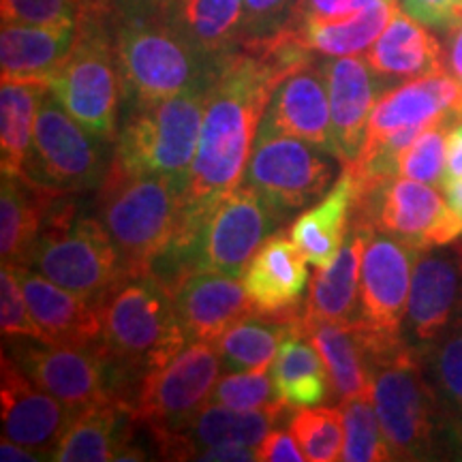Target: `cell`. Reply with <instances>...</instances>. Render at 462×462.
I'll list each match as a JSON object with an SVG mask.
<instances>
[{
    "instance_id": "1",
    "label": "cell",
    "mask_w": 462,
    "mask_h": 462,
    "mask_svg": "<svg viewBox=\"0 0 462 462\" xmlns=\"http://www.w3.org/2000/svg\"><path fill=\"white\" fill-rule=\"evenodd\" d=\"M313 54L285 37L245 39L217 60L190 170L187 204L217 199L245 180L274 90Z\"/></svg>"
},
{
    "instance_id": "2",
    "label": "cell",
    "mask_w": 462,
    "mask_h": 462,
    "mask_svg": "<svg viewBox=\"0 0 462 462\" xmlns=\"http://www.w3.org/2000/svg\"><path fill=\"white\" fill-rule=\"evenodd\" d=\"M187 345L171 291L150 273L125 279L103 302L101 346L129 407L142 379Z\"/></svg>"
},
{
    "instance_id": "3",
    "label": "cell",
    "mask_w": 462,
    "mask_h": 462,
    "mask_svg": "<svg viewBox=\"0 0 462 462\" xmlns=\"http://www.w3.org/2000/svg\"><path fill=\"white\" fill-rule=\"evenodd\" d=\"M114 45L126 107L170 99L212 82L217 60L206 56L170 14V5L114 22Z\"/></svg>"
},
{
    "instance_id": "4",
    "label": "cell",
    "mask_w": 462,
    "mask_h": 462,
    "mask_svg": "<svg viewBox=\"0 0 462 462\" xmlns=\"http://www.w3.org/2000/svg\"><path fill=\"white\" fill-rule=\"evenodd\" d=\"M189 182L170 176L107 171L97 189L99 218L112 236L126 276L146 274L180 227Z\"/></svg>"
},
{
    "instance_id": "5",
    "label": "cell",
    "mask_w": 462,
    "mask_h": 462,
    "mask_svg": "<svg viewBox=\"0 0 462 462\" xmlns=\"http://www.w3.org/2000/svg\"><path fill=\"white\" fill-rule=\"evenodd\" d=\"M210 84L148 106L129 107L114 140L109 170L190 182Z\"/></svg>"
},
{
    "instance_id": "6",
    "label": "cell",
    "mask_w": 462,
    "mask_h": 462,
    "mask_svg": "<svg viewBox=\"0 0 462 462\" xmlns=\"http://www.w3.org/2000/svg\"><path fill=\"white\" fill-rule=\"evenodd\" d=\"M69 198L51 210L26 265L69 291L106 302L129 276L101 218L79 215Z\"/></svg>"
},
{
    "instance_id": "7",
    "label": "cell",
    "mask_w": 462,
    "mask_h": 462,
    "mask_svg": "<svg viewBox=\"0 0 462 462\" xmlns=\"http://www.w3.org/2000/svg\"><path fill=\"white\" fill-rule=\"evenodd\" d=\"M48 86L79 125L103 140H116L123 79L116 58L112 17L84 11L73 48Z\"/></svg>"
},
{
    "instance_id": "8",
    "label": "cell",
    "mask_w": 462,
    "mask_h": 462,
    "mask_svg": "<svg viewBox=\"0 0 462 462\" xmlns=\"http://www.w3.org/2000/svg\"><path fill=\"white\" fill-rule=\"evenodd\" d=\"M373 404L392 460H429L437 454L443 415L415 345L368 364Z\"/></svg>"
},
{
    "instance_id": "9",
    "label": "cell",
    "mask_w": 462,
    "mask_h": 462,
    "mask_svg": "<svg viewBox=\"0 0 462 462\" xmlns=\"http://www.w3.org/2000/svg\"><path fill=\"white\" fill-rule=\"evenodd\" d=\"M421 248L377 227L368 229L362 255L360 317L354 321L368 364L409 345L404 337L409 289L415 257Z\"/></svg>"
},
{
    "instance_id": "10",
    "label": "cell",
    "mask_w": 462,
    "mask_h": 462,
    "mask_svg": "<svg viewBox=\"0 0 462 462\" xmlns=\"http://www.w3.org/2000/svg\"><path fill=\"white\" fill-rule=\"evenodd\" d=\"M199 270L240 276L270 236L285 223L255 189L238 184L217 199L187 204Z\"/></svg>"
},
{
    "instance_id": "11",
    "label": "cell",
    "mask_w": 462,
    "mask_h": 462,
    "mask_svg": "<svg viewBox=\"0 0 462 462\" xmlns=\"http://www.w3.org/2000/svg\"><path fill=\"white\" fill-rule=\"evenodd\" d=\"M107 146V140L79 125L48 92L34 120L24 173L58 193H88L101 187L112 165L114 150Z\"/></svg>"
},
{
    "instance_id": "12",
    "label": "cell",
    "mask_w": 462,
    "mask_h": 462,
    "mask_svg": "<svg viewBox=\"0 0 462 462\" xmlns=\"http://www.w3.org/2000/svg\"><path fill=\"white\" fill-rule=\"evenodd\" d=\"M221 368L217 343H189L171 362L142 379L131 413L148 430L150 441L180 430L210 402Z\"/></svg>"
},
{
    "instance_id": "13",
    "label": "cell",
    "mask_w": 462,
    "mask_h": 462,
    "mask_svg": "<svg viewBox=\"0 0 462 462\" xmlns=\"http://www.w3.org/2000/svg\"><path fill=\"white\" fill-rule=\"evenodd\" d=\"M338 161L332 152L300 137L282 133H257L248 159L245 184L285 218L313 204L334 184Z\"/></svg>"
},
{
    "instance_id": "14",
    "label": "cell",
    "mask_w": 462,
    "mask_h": 462,
    "mask_svg": "<svg viewBox=\"0 0 462 462\" xmlns=\"http://www.w3.org/2000/svg\"><path fill=\"white\" fill-rule=\"evenodd\" d=\"M354 221L371 223L415 248L452 245L462 236V218L437 187L407 178H394L360 195Z\"/></svg>"
},
{
    "instance_id": "15",
    "label": "cell",
    "mask_w": 462,
    "mask_h": 462,
    "mask_svg": "<svg viewBox=\"0 0 462 462\" xmlns=\"http://www.w3.org/2000/svg\"><path fill=\"white\" fill-rule=\"evenodd\" d=\"M9 356L34 383L75 413L99 402H123L118 377L101 345L65 346L22 338L9 346Z\"/></svg>"
},
{
    "instance_id": "16",
    "label": "cell",
    "mask_w": 462,
    "mask_h": 462,
    "mask_svg": "<svg viewBox=\"0 0 462 462\" xmlns=\"http://www.w3.org/2000/svg\"><path fill=\"white\" fill-rule=\"evenodd\" d=\"M462 317V246L421 248L415 257L409 289L404 337L409 345H426Z\"/></svg>"
},
{
    "instance_id": "17",
    "label": "cell",
    "mask_w": 462,
    "mask_h": 462,
    "mask_svg": "<svg viewBox=\"0 0 462 462\" xmlns=\"http://www.w3.org/2000/svg\"><path fill=\"white\" fill-rule=\"evenodd\" d=\"M0 409L3 435L31 448L43 456V460L51 458V452L75 415L65 402L34 383L7 351H3L0 357Z\"/></svg>"
},
{
    "instance_id": "18",
    "label": "cell",
    "mask_w": 462,
    "mask_h": 462,
    "mask_svg": "<svg viewBox=\"0 0 462 462\" xmlns=\"http://www.w3.org/2000/svg\"><path fill=\"white\" fill-rule=\"evenodd\" d=\"M291 413L293 409H289L285 402L248 411L208 402L180 430L167 432L152 443L165 460H198L206 448L227 441L257 449L265 435Z\"/></svg>"
},
{
    "instance_id": "19",
    "label": "cell",
    "mask_w": 462,
    "mask_h": 462,
    "mask_svg": "<svg viewBox=\"0 0 462 462\" xmlns=\"http://www.w3.org/2000/svg\"><path fill=\"white\" fill-rule=\"evenodd\" d=\"M171 300L187 343H217L255 310L245 282L217 270L189 274L171 289Z\"/></svg>"
},
{
    "instance_id": "20",
    "label": "cell",
    "mask_w": 462,
    "mask_h": 462,
    "mask_svg": "<svg viewBox=\"0 0 462 462\" xmlns=\"http://www.w3.org/2000/svg\"><path fill=\"white\" fill-rule=\"evenodd\" d=\"M330 97L334 157L340 163H351L364 146L368 120L379 95V75L366 58L338 56L321 62Z\"/></svg>"
},
{
    "instance_id": "21",
    "label": "cell",
    "mask_w": 462,
    "mask_h": 462,
    "mask_svg": "<svg viewBox=\"0 0 462 462\" xmlns=\"http://www.w3.org/2000/svg\"><path fill=\"white\" fill-rule=\"evenodd\" d=\"M259 131L300 137L334 154L330 97L321 62H306L282 79Z\"/></svg>"
},
{
    "instance_id": "22",
    "label": "cell",
    "mask_w": 462,
    "mask_h": 462,
    "mask_svg": "<svg viewBox=\"0 0 462 462\" xmlns=\"http://www.w3.org/2000/svg\"><path fill=\"white\" fill-rule=\"evenodd\" d=\"M11 270L24 289L34 321L39 323L50 345H101L103 302L69 291L28 265H11Z\"/></svg>"
},
{
    "instance_id": "23",
    "label": "cell",
    "mask_w": 462,
    "mask_h": 462,
    "mask_svg": "<svg viewBox=\"0 0 462 462\" xmlns=\"http://www.w3.org/2000/svg\"><path fill=\"white\" fill-rule=\"evenodd\" d=\"M135 429L129 404L107 401L86 407L73 415L50 460L107 462L143 460L146 449L135 446Z\"/></svg>"
},
{
    "instance_id": "24",
    "label": "cell",
    "mask_w": 462,
    "mask_h": 462,
    "mask_svg": "<svg viewBox=\"0 0 462 462\" xmlns=\"http://www.w3.org/2000/svg\"><path fill=\"white\" fill-rule=\"evenodd\" d=\"M371 223L354 221L338 257L315 268L304 306V330L319 323H354L360 317L362 255Z\"/></svg>"
},
{
    "instance_id": "25",
    "label": "cell",
    "mask_w": 462,
    "mask_h": 462,
    "mask_svg": "<svg viewBox=\"0 0 462 462\" xmlns=\"http://www.w3.org/2000/svg\"><path fill=\"white\" fill-rule=\"evenodd\" d=\"M291 236L279 229L248 262L242 282L259 313H281L302 306L309 268Z\"/></svg>"
},
{
    "instance_id": "26",
    "label": "cell",
    "mask_w": 462,
    "mask_h": 462,
    "mask_svg": "<svg viewBox=\"0 0 462 462\" xmlns=\"http://www.w3.org/2000/svg\"><path fill=\"white\" fill-rule=\"evenodd\" d=\"M65 193L34 182L26 173H3L0 184V255L3 263L26 265L32 246Z\"/></svg>"
},
{
    "instance_id": "27",
    "label": "cell",
    "mask_w": 462,
    "mask_h": 462,
    "mask_svg": "<svg viewBox=\"0 0 462 462\" xmlns=\"http://www.w3.org/2000/svg\"><path fill=\"white\" fill-rule=\"evenodd\" d=\"M357 201V182L349 170L340 173L326 198L293 221L289 236L304 253L306 262L315 268H328L338 257L351 223H354Z\"/></svg>"
},
{
    "instance_id": "28",
    "label": "cell",
    "mask_w": 462,
    "mask_h": 462,
    "mask_svg": "<svg viewBox=\"0 0 462 462\" xmlns=\"http://www.w3.org/2000/svg\"><path fill=\"white\" fill-rule=\"evenodd\" d=\"M75 26H28L3 22L0 31V67L3 82L50 84L73 48Z\"/></svg>"
},
{
    "instance_id": "29",
    "label": "cell",
    "mask_w": 462,
    "mask_h": 462,
    "mask_svg": "<svg viewBox=\"0 0 462 462\" xmlns=\"http://www.w3.org/2000/svg\"><path fill=\"white\" fill-rule=\"evenodd\" d=\"M368 65L379 78L418 79L446 71L443 45L424 24L398 9L385 31L366 51Z\"/></svg>"
},
{
    "instance_id": "30",
    "label": "cell",
    "mask_w": 462,
    "mask_h": 462,
    "mask_svg": "<svg viewBox=\"0 0 462 462\" xmlns=\"http://www.w3.org/2000/svg\"><path fill=\"white\" fill-rule=\"evenodd\" d=\"M304 330V306L281 313L253 310L217 340L218 356L229 373H265L289 334Z\"/></svg>"
},
{
    "instance_id": "31",
    "label": "cell",
    "mask_w": 462,
    "mask_h": 462,
    "mask_svg": "<svg viewBox=\"0 0 462 462\" xmlns=\"http://www.w3.org/2000/svg\"><path fill=\"white\" fill-rule=\"evenodd\" d=\"M398 9H401L398 0H383L345 20L304 22V24L285 22V24L296 32L298 43L310 54L323 58L362 56L373 48Z\"/></svg>"
},
{
    "instance_id": "32",
    "label": "cell",
    "mask_w": 462,
    "mask_h": 462,
    "mask_svg": "<svg viewBox=\"0 0 462 462\" xmlns=\"http://www.w3.org/2000/svg\"><path fill=\"white\" fill-rule=\"evenodd\" d=\"M273 381L279 401L293 411L321 404L332 388L326 360L304 330L289 334L282 340L273 362Z\"/></svg>"
},
{
    "instance_id": "33",
    "label": "cell",
    "mask_w": 462,
    "mask_h": 462,
    "mask_svg": "<svg viewBox=\"0 0 462 462\" xmlns=\"http://www.w3.org/2000/svg\"><path fill=\"white\" fill-rule=\"evenodd\" d=\"M418 351L441 407L443 429L462 448V317L435 340L418 345Z\"/></svg>"
},
{
    "instance_id": "34",
    "label": "cell",
    "mask_w": 462,
    "mask_h": 462,
    "mask_svg": "<svg viewBox=\"0 0 462 462\" xmlns=\"http://www.w3.org/2000/svg\"><path fill=\"white\" fill-rule=\"evenodd\" d=\"M170 14L212 60L234 50L242 39L245 0H171Z\"/></svg>"
},
{
    "instance_id": "35",
    "label": "cell",
    "mask_w": 462,
    "mask_h": 462,
    "mask_svg": "<svg viewBox=\"0 0 462 462\" xmlns=\"http://www.w3.org/2000/svg\"><path fill=\"white\" fill-rule=\"evenodd\" d=\"M50 92L43 82H3L0 88V170L24 173L39 106Z\"/></svg>"
},
{
    "instance_id": "36",
    "label": "cell",
    "mask_w": 462,
    "mask_h": 462,
    "mask_svg": "<svg viewBox=\"0 0 462 462\" xmlns=\"http://www.w3.org/2000/svg\"><path fill=\"white\" fill-rule=\"evenodd\" d=\"M306 337L317 346L332 379L338 402L345 398L373 394L368 360L354 323H319L306 328Z\"/></svg>"
},
{
    "instance_id": "37",
    "label": "cell",
    "mask_w": 462,
    "mask_h": 462,
    "mask_svg": "<svg viewBox=\"0 0 462 462\" xmlns=\"http://www.w3.org/2000/svg\"><path fill=\"white\" fill-rule=\"evenodd\" d=\"M289 432L302 448L306 460L334 462L343 458L345 418L340 407H304L291 413Z\"/></svg>"
},
{
    "instance_id": "38",
    "label": "cell",
    "mask_w": 462,
    "mask_h": 462,
    "mask_svg": "<svg viewBox=\"0 0 462 462\" xmlns=\"http://www.w3.org/2000/svg\"><path fill=\"white\" fill-rule=\"evenodd\" d=\"M345 418V448L346 462H381L392 460L388 441L381 430L377 411H374L373 394L345 398L338 404Z\"/></svg>"
},
{
    "instance_id": "39",
    "label": "cell",
    "mask_w": 462,
    "mask_h": 462,
    "mask_svg": "<svg viewBox=\"0 0 462 462\" xmlns=\"http://www.w3.org/2000/svg\"><path fill=\"white\" fill-rule=\"evenodd\" d=\"M454 120L458 118H443L426 126L411 146L401 154L398 176L432 184V187L443 184L448 163V131Z\"/></svg>"
},
{
    "instance_id": "40",
    "label": "cell",
    "mask_w": 462,
    "mask_h": 462,
    "mask_svg": "<svg viewBox=\"0 0 462 462\" xmlns=\"http://www.w3.org/2000/svg\"><path fill=\"white\" fill-rule=\"evenodd\" d=\"M210 402L248 411V409L273 407L281 401L273 377L265 373H229L218 377Z\"/></svg>"
},
{
    "instance_id": "41",
    "label": "cell",
    "mask_w": 462,
    "mask_h": 462,
    "mask_svg": "<svg viewBox=\"0 0 462 462\" xmlns=\"http://www.w3.org/2000/svg\"><path fill=\"white\" fill-rule=\"evenodd\" d=\"M0 328H3L5 338H32L48 343L43 330L31 313L24 289L7 263H3L0 268Z\"/></svg>"
},
{
    "instance_id": "42",
    "label": "cell",
    "mask_w": 462,
    "mask_h": 462,
    "mask_svg": "<svg viewBox=\"0 0 462 462\" xmlns=\"http://www.w3.org/2000/svg\"><path fill=\"white\" fill-rule=\"evenodd\" d=\"M82 11V0H0L3 22L11 24L75 26Z\"/></svg>"
},
{
    "instance_id": "43",
    "label": "cell",
    "mask_w": 462,
    "mask_h": 462,
    "mask_svg": "<svg viewBox=\"0 0 462 462\" xmlns=\"http://www.w3.org/2000/svg\"><path fill=\"white\" fill-rule=\"evenodd\" d=\"M379 3H383V0H296L285 22H289V24H304V22L345 20V17L371 9Z\"/></svg>"
},
{
    "instance_id": "44",
    "label": "cell",
    "mask_w": 462,
    "mask_h": 462,
    "mask_svg": "<svg viewBox=\"0 0 462 462\" xmlns=\"http://www.w3.org/2000/svg\"><path fill=\"white\" fill-rule=\"evenodd\" d=\"M296 0H245V20H242V39L262 37L274 32L285 24Z\"/></svg>"
},
{
    "instance_id": "45",
    "label": "cell",
    "mask_w": 462,
    "mask_h": 462,
    "mask_svg": "<svg viewBox=\"0 0 462 462\" xmlns=\"http://www.w3.org/2000/svg\"><path fill=\"white\" fill-rule=\"evenodd\" d=\"M401 9L432 31H449L462 22V0H398Z\"/></svg>"
},
{
    "instance_id": "46",
    "label": "cell",
    "mask_w": 462,
    "mask_h": 462,
    "mask_svg": "<svg viewBox=\"0 0 462 462\" xmlns=\"http://www.w3.org/2000/svg\"><path fill=\"white\" fill-rule=\"evenodd\" d=\"M257 460L262 462H304L306 456L302 448L298 446V441L289 430L273 429L265 435V439L259 443L257 449Z\"/></svg>"
},
{
    "instance_id": "47",
    "label": "cell",
    "mask_w": 462,
    "mask_h": 462,
    "mask_svg": "<svg viewBox=\"0 0 462 462\" xmlns=\"http://www.w3.org/2000/svg\"><path fill=\"white\" fill-rule=\"evenodd\" d=\"M170 3L171 0H82L84 11H95V14L107 15L114 22L125 15L148 14V11L163 9Z\"/></svg>"
},
{
    "instance_id": "48",
    "label": "cell",
    "mask_w": 462,
    "mask_h": 462,
    "mask_svg": "<svg viewBox=\"0 0 462 462\" xmlns=\"http://www.w3.org/2000/svg\"><path fill=\"white\" fill-rule=\"evenodd\" d=\"M198 460L208 462V460H215V462H246V460H257L255 449L242 446V443H217V446L206 448L204 452L198 456Z\"/></svg>"
},
{
    "instance_id": "49",
    "label": "cell",
    "mask_w": 462,
    "mask_h": 462,
    "mask_svg": "<svg viewBox=\"0 0 462 462\" xmlns=\"http://www.w3.org/2000/svg\"><path fill=\"white\" fill-rule=\"evenodd\" d=\"M460 178H462V118L454 120L448 131V163H446V178H443V184L460 180Z\"/></svg>"
},
{
    "instance_id": "50",
    "label": "cell",
    "mask_w": 462,
    "mask_h": 462,
    "mask_svg": "<svg viewBox=\"0 0 462 462\" xmlns=\"http://www.w3.org/2000/svg\"><path fill=\"white\" fill-rule=\"evenodd\" d=\"M443 65H446V71L462 84V22L446 31Z\"/></svg>"
},
{
    "instance_id": "51",
    "label": "cell",
    "mask_w": 462,
    "mask_h": 462,
    "mask_svg": "<svg viewBox=\"0 0 462 462\" xmlns=\"http://www.w3.org/2000/svg\"><path fill=\"white\" fill-rule=\"evenodd\" d=\"M0 460L5 462H37L43 460V456H39L37 452H32L31 448L20 446V443L11 441L9 437L0 439Z\"/></svg>"
},
{
    "instance_id": "52",
    "label": "cell",
    "mask_w": 462,
    "mask_h": 462,
    "mask_svg": "<svg viewBox=\"0 0 462 462\" xmlns=\"http://www.w3.org/2000/svg\"><path fill=\"white\" fill-rule=\"evenodd\" d=\"M443 190H446V199L452 210L462 218V178L460 180L443 184Z\"/></svg>"
}]
</instances>
